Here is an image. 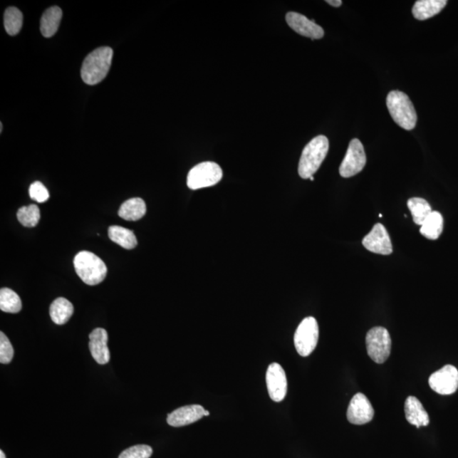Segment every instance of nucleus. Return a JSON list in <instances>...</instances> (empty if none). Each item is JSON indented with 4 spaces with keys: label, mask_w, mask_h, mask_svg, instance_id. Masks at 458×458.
<instances>
[{
    "label": "nucleus",
    "mask_w": 458,
    "mask_h": 458,
    "mask_svg": "<svg viewBox=\"0 0 458 458\" xmlns=\"http://www.w3.org/2000/svg\"><path fill=\"white\" fill-rule=\"evenodd\" d=\"M113 51L110 47L96 48L88 55L81 69L83 81L88 85H95L108 76L111 62H113Z\"/></svg>",
    "instance_id": "nucleus-1"
},
{
    "label": "nucleus",
    "mask_w": 458,
    "mask_h": 458,
    "mask_svg": "<svg viewBox=\"0 0 458 458\" xmlns=\"http://www.w3.org/2000/svg\"><path fill=\"white\" fill-rule=\"evenodd\" d=\"M328 148L330 143L327 137L324 135L314 137L306 145L298 167V172L301 179H308L317 172L327 157Z\"/></svg>",
    "instance_id": "nucleus-2"
},
{
    "label": "nucleus",
    "mask_w": 458,
    "mask_h": 458,
    "mask_svg": "<svg viewBox=\"0 0 458 458\" xmlns=\"http://www.w3.org/2000/svg\"><path fill=\"white\" fill-rule=\"evenodd\" d=\"M387 108L391 118L400 127L410 131L415 127L417 113L409 97L401 91H391L387 96Z\"/></svg>",
    "instance_id": "nucleus-3"
},
{
    "label": "nucleus",
    "mask_w": 458,
    "mask_h": 458,
    "mask_svg": "<svg viewBox=\"0 0 458 458\" xmlns=\"http://www.w3.org/2000/svg\"><path fill=\"white\" fill-rule=\"evenodd\" d=\"M73 264L76 273L88 286H97L104 281L108 274L105 262L90 251L79 252L74 258Z\"/></svg>",
    "instance_id": "nucleus-4"
},
{
    "label": "nucleus",
    "mask_w": 458,
    "mask_h": 458,
    "mask_svg": "<svg viewBox=\"0 0 458 458\" xmlns=\"http://www.w3.org/2000/svg\"><path fill=\"white\" fill-rule=\"evenodd\" d=\"M222 176L224 175L219 164L204 162L191 169L187 177V185L193 190L207 188L219 184Z\"/></svg>",
    "instance_id": "nucleus-5"
},
{
    "label": "nucleus",
    "mask_w": 458,
    "mask_h": 458,
    "mask_svg": "<svg viewBox=\"0 0 458 458\" xmlns=\"http://www.w3.org/2000/svg\"><path fill=\"white\" fill-rule=\"evenodd\" d=\"M319 328L317 320L313 317L306 318L298 326L293 337L296 349L301 357H308L317 348Z\"/></svg>",
    "instance_id": "nucleus-6"
},
{
    "label": "nucleus",
    "mask_w": 458,
    "mask_h": 458,
    "mask_svg": "<svg viewBox=\"0 0 458 458\" xmlns=\"http://www.w3.org/2000/svg\"><path fill=\"white\" fill-rule=\"evenodd\" d=\"M366 345L369 357L376 363L382 364L389 358L391 351V338L383 327H375L367 333Z\"/></svg>",
    "instance_id": "nucleus-7"
},
{
    "label": "nucleus",
    "mask_w": 458,
    "mask_h": 458,
    "mask_svg": "<svg viewBox=\"0 0 458 458\" xmlns=\"http://www.w3.org/2000/svg\"><path fill=\"white\" fill-rule=\"evenodd\" d=\"M366 162V153L362 142L354 139L350 142L348 152L340 167V175L343 177L357 175L363 171Z\"/></svg>",
    "instance_id": "nucleus-8"
},
{
    "label": "nucleus",
    "mask_w": 458,
    "mask_h": 458,
    "mask_svg": "<svg viewBox=\"0 0 458 458\" xmlns=\"http://www.w3.org/2000/svg\"><path fill=\"white\" fill-rule=\"evenodd\" d=\"M429 385L435 392L443 395H452L458 389V370L452 365H446L434 372L430 377Z\"/></svg>",
    "instance_id": "nucleus-9"
},
{
    "label": "nucleus",
    "mask_w": 458,
    "mask_h": 458,
    "mask_svg": "<svg viewBox=\"0 0 458 458\" xmlns=\"http://www.w3.org/2000/svg\"><path fill=\"white\" fill-rule=\"evenodd\" d=\"M266 386L271 399L276 402H282L287 394V378L283 368L279 363L269 365L266 375Z\"/></svg>",
    "instance_id": "nucleus-10"
},
{
    "label": "nucleus",
    "mask_w": 458,
    "mask_h": 458,
    "mask_svg": "<svg viewBox=\"0 0 458 458\" xmlns=\"http://www.w3.org/2000/svg\"><path fill=\"white\" fill-rule=\"evenodd\" d=\"M375 410L365 395L357 393L350 400L348 409V420L350 424L363 425L372 421Z\"/></svg>",
    "instance_id": "nucleus-11"
},
{
    "label": "nucleus",
    "mask_w": 458,
    "mask_h": 458,
    "mask_svg": "<svg viewBox=\"0 0 458 458\" xmlns=\"http://www.w3.org/2000/svg\"><path fill=\"white\" fill-rule=\"evenodd\" d=\"M363 244L368 251L376 254L386 256L393 252L390 235L381 224H377L373 227L371 232L364 237Z\"/></svg>",
    "instance_id": "nucleus-12"
},
{
    "label": "nucleus",
    "mask_w": 458,
    "mask_h": 458,
    "mask_svg": "<svg viewBox=\"0 0 458 458\" xmlns=\"http://www.w3.org/2000/svg\"><path fill=\"white\" fill-rule=\"evenodd\" d=\"M286 21L288 26L296 33L302 36L312 39H320L324 36V31L314 20H309L308 17L297 12H288L286 15Z\"/></svg>",
    "instance_id": "nucleus-13"
},
{
    "label": "nucleus",
    "mask_w": 458,
    "mask_h": 458,
    "mask_svg": "<svg viewBox=\"0 0 458 458\" xmlns=\"http://www.w3.org/2000/svg\"><path fill=\"white\" fill-rule=\"evenodd\" d=\"M204 407L201 405H190L176 409L167 417V424L172 427H182L194 424L204 417Z\"/></svg>",
    "instance_id": "nucleus-14"
},
{
    "label": "nucleus",
    "mask_w": 458,
    "mask_h": 458,
    "mask_svg": "<svg viewBox=\"0 0 458 458\" xmlns=\"http://www.w3.org/2000/svg\"><path fill=\"white\" fill-rule=\"evenodd\" d=\"M108 335L104 328H98L93 330L90 335V349L92 357L95 361L105 365L108 363L110 358V350L108 346Z\"/></svg>",
    "instance_id": "nucleus-15"
},
{
    "label": "nucleus",
    "mask_w": 458,
    "mask_h": 458,
    "mask_svg": "<svg viewBox=\"0 0 458 458\" xmlns=\"http://www.w3.org/2000/svg\"><path fill=\"white\" fill-rule=\"evenodd\" d=\"M405 415L407 420L417 428L430 424V417L420 400L415 397H408L405 402Z\"/></svg>",
    "instance_id": "nucleus-16"
},
{
    "label": "nucleus",
    "mask_w": 458,
    "mask_h": 458,
    "mask_svg": "<svg viewBox=\"0 0 458 458\" xmlns=\"http://www.w3.org/2000/svg\"><path fill=\"white\" fill-rule=\"evenodd\" d=\"M447 4V0H419L412 8V14L417 20L430 19L438 15Z\"/></svg>",
    "instance_id": "nucleus-17"
},
{
    "label": "nucleus",
    "mask_w": 458,
    "mask_h": 458,
    "mask_svg": "<svg viewBox=\"0 0 458 458\" xmlns=\"http://www.w3.org/2000/svg\"><path fill=\"white\" fill-rule=\"evenodd\" d=\"M62 19V11L60 7L53 6L48 8L43 13L40 22V30L43 37L51 38L56 33L59 28Z\"/></svg>",
    "instance_id": "nucleus-18"
},
{
    "label": "nucleus",
    "mask_w": 458,
    "mask_h": 458,
    "mask_svg": "<svg viewBox=\"0 0 458 458\" xmlns=\"http://www.w3.org/2000/svg\"><path fill=\"white\" fill-rule=\"evenodd\" d=\"M74 312L73 306L66 298L60 297L52 302L50 315L52 321L58 326H63L72 318Z\"/></svg>",
    "instance_id": "nucleus-19"
},
{
    "label": "nucleus",
    "mask_w": 458,
    "mask_h": 458,
    "mask_svg": "<svg viewBox=\"0 0 458 458\" xmlns=\"http://www.w3.org/2000/svg\"><path fill=\"white\" fill-rule=\"evenodd\" d=\"M145 202L141 198L127 199L119 209L118 215L126 221L135 222L145 215Z\"/></svg>",
    "instance_id": "nucleus-20"
},
{
    "label": "nucleus",
    "mask_w": 458,
    "mask_h": 458,
    "mask_svg": "<svg viewBox=\"0 0 458 458\" xmlns=\"http://www.w3.org/2000/svg\"><path fill=\"white\" fill-rule=\"evenodd\" d=\"M108 235L113 242L119 244L127 250H132L137 244L135 233L120 226H111L108 229Z\"/></svg>",
    "instance_id": "nucleus-21"
},
{
    "label": "nucleus",
    "mask_w": 458,
    "mask_h": 458,
    "mask_svg": "<svg viewBox=\"0 0 458 458\" xmlns=\"http://www.w3.org/2000/svg\"><path fill=\"white\" fill-rule=\"evenodd\" d=\"M443 231V217L438 212H432L424 224L421 226L420 233L427 239H437Z\"/></svg>",
    "instance_id": "nucleus-22"
},
{
    "label": "nucleus",
    "mask_w": 458,
    "mask_h": 458,
    "mask_svg": "<svg viewBox=\"0 0 458 458\" xmlns=\"http://www.w3.org/2000/svg\"><path fill=\"white\" fill-rule=\"evenodd\" d=\"M409 210H410L413 222L416 224L422 226L432 212L428 202L422 198H412L407 202Z\"/></svg>",
    "instance_id": "nucleus-23"
},
{
    "label": "nucleus",
    "mask_w": 458,
    "mask_h": 458,
    "mask_svg": "<svg viewBox=\"0 0 458 458\" xmlns=\"http://www.w3.org/2000/svg\"><path fill=\"white\" fill-rule=\"evenodd\" d=\"M22 308L21 298L11 288H3L0 291V309L4 313H19Z\"/></svg>",
    "instance_id": "nucleus-24"
},
{
    "label": "nucleus",
    "mask_w": 458,
    "mask_h": 458,
    "mask_svg": "<svg viewBox=\"0 0 458 458\" xmlns=\"http://www.w3.org/2000/svg\"><path fill=\"white\" fill-rule=\"evenodd\" d=\"M4 21L7 33L11 36H15L19 33L22 28L24 16L19 9L10 7L4 12Z\"/></svg>",
    "instance_id": "nucleus-25"
},
{
    "label": "nucleus",
    "mask_w": 458,
    "mask_h": 458,
    "mask_svg": "<svg viewBox=\"0 0 458 458\" xmlns=\"http://www.w3.org/2000/svg\"><path fill=\"white\" fill-rule=\"evenodd\" d=\"M17 219L26 228L37 226L40 219V211L36 204L24 207L17 212Z\"/></svg>",
    "instance_id": "nucleus-26"
},
{
    "label": "nucleus",
    "mask_w": 458,
    "mask_h": 458,
    "mask_svg": "<svg viewBox=\"0 0 458 458\" xmlns=\"http://www.w3.org/2000/svg\"><path fill=\"white\" fill-rule=\"evenodd\" d=\"M152 453V448L150 446L137 444V446L126 449L118 458H150Z\"/></svg>",
    "instance_id": "nucleus-27"
},
{
    "label": "nucleus",
    "mask_w": 458,
    "mask_h": 458,
    "mask_svg": "<svg viewBox=\"0 0 458 458\" xmlns=\"http://www.w3.org/2000/svg\"><path fill=\"white\" fill-rule=\"evenodd\" d=\"M14 357V349L7 336L3 332L0 333V363L8 364Z\"/></svg>",
    "instance_id": "nucleus-28"
},
{
    "label": "nucleus",
    "mask_w": 458,
    "mask_h": 458,
    "mask_svg": "<svg viewBox=\"0 0 458 458\" xmlns=\"http://www.w3.org/2000/svg\"><path fill=\"white\" fill-rule=\"evenodd\" d=\"M30 197L38 203H43L50 198V193L41 182H34L29 188Z\"/></svg>",
    "instance_id": "nucleus-29"
},
{
    "label": "nucleus",
    "mask_w": 458,
    "mask_h": 458,
    "mask_svg": "<svg viewBox=\"0 0 458 458\" xmlns=\"http://www.w3.org/2000/svg\"><path fill=\"white\" fill-rule=\"evenodd\" d=\"M326 3L333 7H340L342 4L341 0H327Z\"/></svg>",
    "instance_id": "nucleus-30"
},
{
    "label": "nucleus",
    "mask_w": 458,
    "mask_h": 458,
    "mask_svg": "<svg viewBox=\"0 0 458 458\" xmlns=\"http://www.w3.org/2000/svg\"><path fill=\"white\" fill-rule=\"evenodd\" d=\"M0 458H6V454H4V452L1 450L0 451Z\"/></svg>",
    "instance_id": "nucleus-31"
},
{
    "label": "nucleus",
    "mask_w": 458,
    "mask_h": 458,
    "mask_svg": "<svg viewBox=\"0 0 458 458\" xmlns=\"http://www.w3.org/2000/svg\"><path fill=\"white\" fill-rule=\"evenodd\" d=\"M209 415H210V412L206 410V412H204V416H209Z\"/></svg>",
    "instance_id": "nucleus-32"
},
{
    "label": "nucleus",
    "mask_w": 458,
    "mask_h": 458,
    "mask_svg": "<svg viewBox=\"0 0 458 458\" xmlns=\"http://www.w3.org/2000/svg\"><path fill=\"white\" fill-rule=\"evenodd\" d=\"M0 126H1V127H0V128H1V131H0V132H3V124H2V123H0Z\"/></svg>",
    "instance_id": "nucleus-33"
},
{
    "label": "nucleus",
    "mask_w": 458,
    "mask_h": 458,
    "mask_svg": "<svg viewBox=\"0 0 458 458\" xmlns=\"http://www.w3.org/2000/svg\"><path fill=\"white\" fill-rule=\"evenodd\" d=\"M310 179H311V180H312V181H313V180H314V177H313H313H310Z\"/></svg>",
    "instance_id": "nucleus-34"
}]
</instances>
